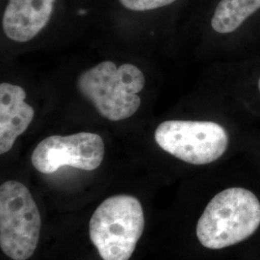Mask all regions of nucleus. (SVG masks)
<instances>
[{"mask_svg": "<svg viewBox=\"0 0 260 260\" xmlns=\"http://www.w3.org/2000/svg\"><path fill=\"white\" fill-rule=\"evenodd\" d=\"M260 225V203L251 191L228 188L205 207L196 233L200 243L210 250H221L248 239Z\"/></svg>", "mask_w": 260, "mask_h": 260, "instance_id": "1", "label": "nucleus"}, {"mask_svg": "<svg viewBox=\"0 0 260 260\" xmlns=\"http://www.w3.org/2000/svg\"><path fill=\"white\" fill-rule=\"evenodd\" d=\"M145 75L131 64L117 67L104 61L83 72L77 78L78 91L93 104L96 111L112 121H122L138 111Z\"/></svg>", "mask_w": 260, "mask_h": 260, "instance_id": "2", "label": "nucleus"}, {"mask_svg": "<svg viewBox=\"0 0 260 260\" xmlns=\"http://www.w3.org/2000/svg\"><path fill=\"white\" fill-rule=\"evenodd\" d=\"M145 228L144 210L133 196H112L90 220V239L103 260H129Z\"/></svg>", "mask_w": 260, "mask_h": 260, "instance_id": "3", "label": "nucleus"}, {"mask_svg": "<svg viewBox=\"0 0 260 260\" xmlns=\"http://www.w3.org/2000/svg\"><path fill=\"white\" fill-rule=\"evenodd\" d=\"M42 218L27 187L8 180L0 186V248L9 258L27 260L37 249Z\"/></svg>", "mask_w": 260, "mask_h": 260, "instance_id": "4", "label": "nucleus"}, {"mask_svg": "<svg viewBox=\"0 0 260 260\" xmlns=\"http://www.w3.org/2000/svg\"><path fill=\"white\" fill-rule=\"evenodd\" d=\"M158 146L169 154L192 165H207L222 157L230 144L226 129L215 121L171 120L154 133Z\"/></svg>", "mask_w": 260, "mask_h": 260, "instance_id": "5", "label": "nucleus"}, {"mask_svg": "<svg viewBox=\"0 0 260 260\" xmlns=\"http://www.w3.org/2000/svg\"><path fill=\"white\" fill-rule=\"evenodd\" d=\"M104 149L103 138L95 133L53 135L38 144L31 161L34 168L45 175L53 174L65 166L93 171L103 163Z\"/></svg>", "mask_w": 260, "mask_h": 260, "instance_id": "6", "label": "nucleus"}, {"mask_svg": "<svg viewBox=\"0 0 260 260\" xmlns=\"http://www.w3.org/2000/svg\"><path fill=\"white\" fill-rule=\"evenodd\" d=\"M56 0H9L2 25L6 36L26 43L47 26Z\"/></svg>", "mask_w": 260, "mask_h": 260, "instance_id": "7", "label": "nucleus"}, {"mask_svg": "<svg viewBox=\"0 0 260 260\" xmlns=\"http://www.w3.org/2000/svg\"><path fill=\"white\" fill-rule=\"evenodd\" d=\"M23 88L14 84H0V153L13 148L16 140L27 129L35 111L25 103Z\"/></svg>", "mask_w": 260, "mask_h": 260, "instance_id": "8", "label": "nucleus"}, {"mask_svg": "<svg viewBox=\"0 0 260 260\" xmlns=\"http://www.w3.org/2000/svg\"><path fill=\"white\" fill-rule=\"evenodd\" d=\"M260 9V0H221L217 5L211 26L219 34H231Z\"/></svg>", "mask_w": 260, "mask_h": 260, "instance_id": "9", "label": "nucleus"}, {"mask_svg": "<svg viewBox=\"0 0 260 260\" xmlns=\"http://www.w3.org/2000/svg\"><path fill=\"white\" fill-rule=\"evenodd\" d=\"M123 7L131 11H149L165 7L177 0H119Z\"/></svg>", "mask_w": 260, "mask_h": 260, "instance_id": "10", "label": "nucleus"}, {"mask_svg": "<svg viewBox=\"0 0 260 260\" xmlns=\"http://www.w3.org/2000/svg\"><path fill=\"white\" fill-rule=\"evenodd\" d=\"M257 88H258V92L260 93V75L259 77H258V80H257Z\"/></svg>", "mask_w": 260, "mask_h": 260, "instance_id": "11", "label": "nucleus"}]
</instances>
